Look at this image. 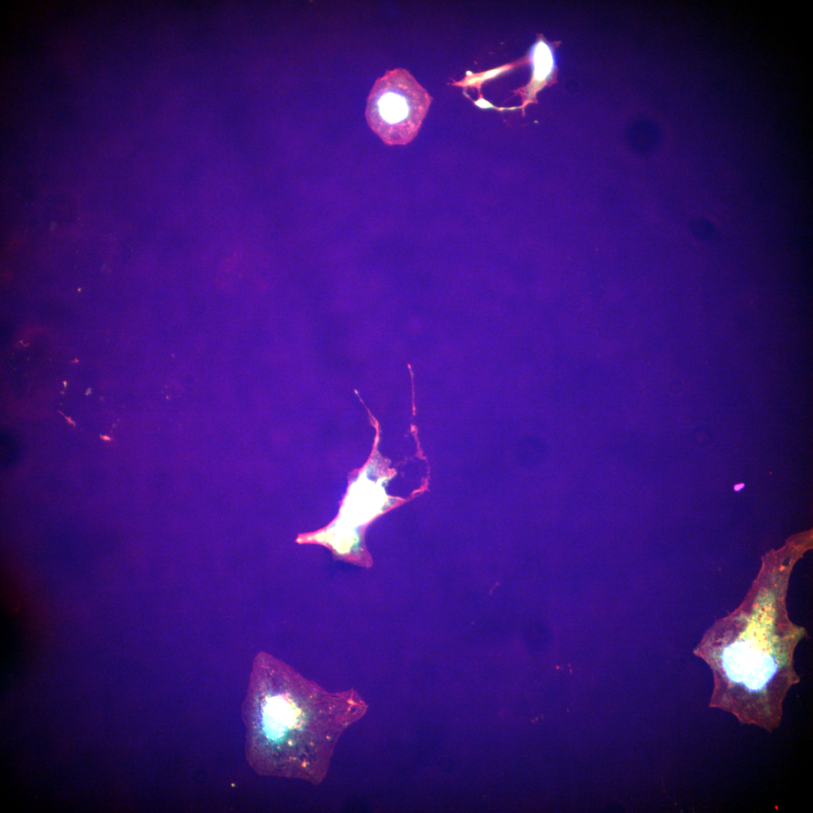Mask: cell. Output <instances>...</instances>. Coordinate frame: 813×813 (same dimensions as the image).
<instances>
[{
	"label": "cell",
	"mask_w": 813,
	"mask_h": 813,
	"mask_svg": "<svg viewBox=\"0 0 813 813\" xmlns=\"http://www.w3.org/2000/svg\"><path fill=\"white\" fill-rule=\"evenodd\" d=\"M789 580L778 571H761L744 603L694 650L713 673L709 707L770 732L780 726L786 696L801 681L794 655L806 632L789 620Z\"/></svg>",
	"instance_id": "1"
},
{
	"label": "cell",
	"mask_w": 813,
	"mask_h": 813,
	"mask_svg": "<svg viewBox=\"0 0 813 813\" xmlns=\"http://www.w3.org/2000/svg\"><path fill=\"white\" fill-rule=\"evenodd\" d=\"M60 412V414H61L62 416H64V417H65V419H67V423H68V424H71V425H73V426H76V423H74V422L72 421V419H71V418H70V417H67V416H66V415H65L64 413H62L61 412Z\"/></svg>",
	"instance_id": "6"
},
{
	"label": "cell",
	"mask_w": 813,
	"mask_h": 813,
	"mask_svg": "<svg viewBox=\"0 0 813 813\" xmlns=\"http://www.w3.org/2000/svg\"><path fill=\"white\" fill-rule=\"evenodd\" d=\"M368 710L355 689L330 693L260 652L243 705L246 760L258 775L319 785L339 740Z\"/></svg>",
	"instance_id": "2"
},
{
	"label": "cell",
	"mask_w": 813,
	"mask_h": 813,
	"mask_svg": "<svg viewBox=\"0 0 813 813\" xmlns=\"http://www.w3.org/2000/svg\"><path fill=\"white\" fill-rule=\"evenodd\" d=\"M100 437L104 442H112L113 441V439H111V437H110L109 436H107V435H101Z\"/></svg>",
	"instance_id": "7"
},
{
	"label": "cell",
	"mask_w": 813,
	"mask_h": 813,
	"mask_svg": "<svg viewBox=\"0 0 813 813\" xmlns=\"http://www.w3.org/2000/svg\"><path fill=\"white\" fill-rule=\"evenodd\" d=\"M533 62L535 81L541 83L548 76L553 67L551 53L546 44L540 42L536 44L533 51Z\"/></svg>",
	"instance_id": "4"
},
{
	"label": "cell",
	"mask_w": 813,
	"mask_h": 813,
	"mask_svg": "<svg viewBox=\"0 0 813 813\" xmlns=\"http://www.w3.org/2000/svg\"><path fill=\"white\" fill-rule=\"evenodd\" d=\"M432 102L407 69L387 70L371 88L365 118L384 144L407 145L417 136Z\"/></svg>",
	"instance_id": "3"
},
{
	"label": "cell",
	"mask_w": 813,
	"mask_h": 813,
	"mask_svg": "<svg viewBox=\"0 0 813 813\" xmlns=\"http://www.w3.org/2000/svg\"><path fill=\"white\" fill-rule=\"evenodd\" d=\"M692 231L695 237L705 241H714L718 238V232L709 221L704 219H695L692 225Z\"/></svg>",
	"instance_id": "5"
}]
</instances>
